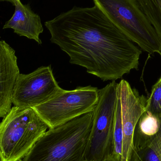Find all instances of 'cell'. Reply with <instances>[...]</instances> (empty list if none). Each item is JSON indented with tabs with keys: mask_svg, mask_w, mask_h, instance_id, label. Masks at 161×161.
I'll use <instances>...</instances> for the list:
<instances>
[{
	"mask_svg": "<svg viewBox=\"0 0 161 161\" xmlns=\"http://www.w3.org/2000/svg\"><path fill=\"white\" fill-rule=\"evenodd\" d=\"M45 25L51 42L68 54L71 64L103 81L138 69L142 51L97 6L75 7Z\"/></svg>",
	"mask_w": 161,
	"mask_h": 161,
	"instance_id": "6da1fadb",
	"label": "cell"
},
{
	"mask_svg": "<svg viewBox=\"0 0 161 161\" xmlns=\"http://www.w3.org/2000/svg\"><path fill=\"white\" fill-rule=\"evenodd\" d=\"M93 111L49 128L22 161H86Z\"/></svg>",
	"mask_w": 161,
	"mask_h": 161,
	"instance_id": "7a4b0ae2",
	"label": "cell"
},
{
	"mask_svg": "<svg viewBox=\"0 0 161 161\" xmlns=\"http://www.w3.org/2000/svg\"><path fill=\"white\" fill-rule=\"evenodd\" d=\"M49 127L31 108H11L0 123V161H22Z\"/></svg>",
	"mask_w": 161,
	"mask_h": 161,
	"instance_id": "3957f363",
	"label": "cell"
},
{
	"mask_svg": "<svg viewBox=\"0 0 161 161\" xmlns=\"http://www.w3.org/2000/svg\"><path fill=\"white\" fill-rule=\"evenodd\" d=\"M113 23L132 42L149 54L159 53V38L137 0H93Z\"/></svg>",
	"mask_w": 161,
	"mask_h": 161,
	"instance_id": "277c9868",
	"label": "cell"
},
{
	"mask_svg": "<svg viewBox=\"0 0 161 161\" xmlns=\"http://www.w3.org/2000/svg\"><path fill=\"white\" fill-rule=\"evenodd\" d=\"M99 98V89L92 86L62 89L53 97L33 108L49 128L63 125L93 111Z\"/></svg>",
	"mask_w": 161,
	"mask_h": 161,
	"instance_id": "5b68a950",
	"label": "cell"
},
{
	"mask_svg": "<svg viewBox=\"0 0 161 161\" xmlns=\"http://www.w3.org/2000/svg\"><path fill=\"white\" fill-rule=\"evenodd\" d=\"M118 83L113 80L99 90L86 161H101L113 154Z\"/></svg>",
	"mask_w": 161,
	"mask_h": 161,
	"instance_id": "8992f818",
	"label": "cell"
},
{
	"mask_svg": "<svg viewBox=\"0 0 161 161\" xmlns=\"http://www.w3.org/2000/svg\"><path fill=\"white\" fill-rule=\"evenodd\" d=\"M62 89L51 65L42 66L31 73L19 75L12 94V104L33 108L50 100Z\"/></svg>",
	"mask_w": 161,
	"mask_h": 161,
	"instance_id": "52a82bcc",
	"label": "cell"
},
{
	"mask_svg": "<svg viewBox=\"0 0 161 161\" xmlns=\"http://www.w3.org/2000/svg\"><path fill=\"white\" fill-rule=\"evenodd\" d=\"M120 102L123 142L121 161H132L134 151L133 136L135 127L146 110L147 98L140 95L138 90L131 88L126 80H122L117 85Z\"/></svg>",
	"mask_w": 161,
	"mask_h": 161,
	"instance_id": "ba28073f",
	"label": "cell"
},
{
	"mask_svg": "<svg viewBox=\"0 0 161 161\" xmlns=\"http://www.w3.org/2000/svg\"><path fill=\"white\" fill-rule=\"evenodd\" d=\"M20 74L15 50L0 40V118L11 109L12 94Z\"/></svg>",
	"mask_w": 161,
	"mask_h": 161,
	"instance_id": "9c48e42d",
	"label": "cell"
},
{
	"mask_svg": "<svg viewBox=\"0 0 161 161\" xmlns=\"http://www.w3.org/2000/svg\"><path fill=\"white\" fill-rule=\"evenodd\" d=\"M14 6L15 12L3 28H11L19 36L42 44L40 35L43 32V28L40 16L31 9L29 4H23L20 1H18Z\"/></svg>",
	"mask_w": 161,
	"mask_h": 161,
	"instance_id": "30bf717a",
	"label": "cell"
},
{
	"mask_svg": "<svg viewBox=\"0 0 161 161\" xmlns=\"http://www.w3.org/2000/svg\"><path fill=\"white\" fill-rule=\"evenodd\" d=\"M160 125L159 117L145 111L138 120L133 136V145L145 142L154 137Z\"/></svg>",
	"mask_w": 161,
	"mask_h": 161,
	"instance_id": "8fae6325",
	"label": "cell"
},
{
	"mask_svg": "<svg viewBox=\"0 0 161 161\" xmlns=\"http://www.w3.org/2000/svg\"><path fill=\"white\" fill-rule=\"evenodd\" d=\"M155 28L161 42V0H137ZM161 56V51L159 53Z\"/></svg>",
	"mask_w": 161,
	"mask_h": 161,
	"instance_id": "7c38bea8",
	"label": "cell"
},
{
	"mask_svg": "<svg viewBox=\"0 0 161 161\" xmlns=\"http://www.w3.org/2000/svg\"><path fill=\"white\" fill-rule=\"evenodd\" d=\"M131 161H161V157L154 141V136L134 147Z\"/></svg>",
	"mask_w": 161,
	"mask_h": 161,
	"instance_id": "4fadbf2b",
	"label": "cell"
},
{
	"mask_svg": "<svg viewBox=\"0 0 161 161\" xmlns=\"http://www.w3.org/2000/svg\"><path fill=\"white\" fill-rule=\"evenodd\" d=\"M123 142V130H122V119H121L120 102L117 92L115 105L114 116V151L113 154L121 159Z\"/></svg>",
	"mask_w": 161,
	"mask_h": 161,
	"instance_id": "5bb4252c",
	"label": "cell"
},
{
	"mask_svg": "<svg viewBox=\"0 0 161 161\" xmlns=\"http://www.w3.org/2000/svg\"><path fill=\"white\" fill-rule=\"evenodd\" d=\"M146 111L161 117V76L152 86L149 97L147 99Z\"/></svg>",
	"mask_w": 161,
	"mask_h": 161,
	"instance_id": "9a60e30c",
	"label": "cell"
},
{
	"mask_svg": "<svg viewBox=\"0 0 161 161\" xmlns=\"http://www.w3.org/2000/svg\"><path fill=\"white\" fill-rule=\"evenodd\" d=\"M158 117L160 119V125L158 130L154 136V141L161 157V117Z\"/></svg>",
	"mask_w": 161,
	"mask_h": 161,
	"instance_id": "2e32d148",
	"label": "cell"
},
{
	"mask_svg": "<svg viewBox=\"0 0 161 161\" xmlns=\"http://www.w3.org/2000/svg\"><path fill=\"white\" fill-rule=\"evenodd\" d=\"M101 161H121V159L114 154H112Z\"/></svg>",
	"mask_w": 161,
	"mask_h": 161,
	"instance_id": "e0dca14e",
	"label": "cell"
},
{
	"mask_svg": "<svg viewBox=\"0 0 161 161\" xmlns=\"http://www.w3.org/2000/svg\"><path fill=\"white\" fill-rule=\"evenodd\" d=\"M19 1L20 0H0V1H6V2H10V3H12L14 5H15L16 3Z\"/></svg>",
	"mask_w": 161,
	"mask_h": 161,
	"instance_id": "ac0fdd59",
	"label": "cell"
}]
</instances>
